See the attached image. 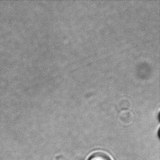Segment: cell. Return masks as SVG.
<instances>
[{"label": "cell", "instance_id": "1", "mask_svg": "<svg viewBox=\"0 0 160 160\" xmlns=\"http://www.w3.org/2000/svg\"><path fill=\"white\" fill-rule=\"evenodd\" d=\"M89 160H112V159L106 154L99 152L92 154L89 158Z\"/></svg>", "mask_w": 160, "mask_h": 160}]
</instances>
